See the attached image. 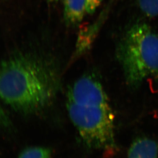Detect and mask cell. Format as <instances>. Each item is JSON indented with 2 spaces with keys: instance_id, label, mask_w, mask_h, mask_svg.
<instances>
[{
  "instance_id": "cell-6",
  "label": "cell",
  "mask_w": 158,
  "mask_h": 158,
  "mask_svg": "<svg viewBox=\"0 0 158 158\" xmlns=\"http://www.w3.org/2000/svg\"><path fill=\"white\" fill-rule=\"evenodd\" d=\"M158 146L151 139L142 138L132 144L128 152V158H158Z\"/></svg>"
},
{
  "instance_id": "cell-1",
  "label": "cell",
  "mask_w": 158,
  "mask_h": 158,
  "mask_svg": "<svg viewBox=\"0 0 158 158\" xmlns=\"http://www.w3.org/2000/svg\"><path fill=\"white\" fill-rule=\"evenodd\" d=\"M60 78L46 61L27 53H17L2 62L0 95L15 112L36 113L49 106L59 91Z\"/></svg>"
},
{
  "instance_id": "cell-7",
  "label": "cell",
  "mask_w": 158,
  "mask_h": 158,
  "mask_svg": "<svg viewBox=\"0 0 158 158\" xmlns=\"http://www.w3.org/2000/svg\"><path fill=\"white\" fill-rule=\"evenodd\" d=\"M51 151L47 148L32 147L23 151L19 158H50Z\"/></svg>"
},
{
  "instance_id": "cell-10",
  "label": "cell",
  "mask_w": 158,
  "mask_h": 158,
  "mask_svg": "<svg viewBox=\"0 0 158 158\" xmlns=\"http://www.w3.org/2000/svg\"><path fill=\"white\" fill-rule=\"evenodd\" d=\"M47 1H48V2L50 3H53V2H56L58 1L59 0H46Z\"/></svg>"
},
{
  "instance_id": "cell-2",
  "label": "cell",
  "mask_w": 158,
  "mask_h": 158,
  "mask_svg": "<svg viewBox=\"0 0 158 158\" xmlns=\"http://www.w3.org/2000/svg\"><path fill=\"white\" fill-rule=\"evenodd\" d=\"M116 55L127 84L139 86L158 73V35L147 24H135L120 41Z\"/></svg>"
},
{
  "instance_id": "cell-9",
  "label": "cell",
  "mask_w": 158,
  "mask_h": 158,
  "mask_svg": "<svg viewBox=\"0 0 158 158\" xmlns=\"http://www.w3.org/2000/svg\"><path fill=\"white\" fill-rule=\"evenodd\" d=\"M102 1L103 0H86V11L87 14L92 15L95 12Z\"/></svg>"
},
{
  "instance_id": "cell-3",
  "label": "cell",
  "mask_w": 158,
  "mask_h": 158,
  "mask_svg": "<svg viewBox=\"0 0 158 158\" xmlns=\"http://www.w3.org/2000/svg\"><path fill=\"white\" fill-rule=\"evenodd\" d=\"M71 120L83 142L91 148L114 146V116L109 105L83 106L68 102Z\"/></svg>"
},
{
  "instance_id": "cell-8",
  "label": "cell",
  "mask_w": 158,
  "mask_h": 158,
  "mask_svg": "<svg viewBox=\"0 0 158 158\" xmlns=\"http://www.w3.org/2000/svg\"><path fill=\"white\" fill-rule=\"evenodd\" d=\"M142 11L150 17L158 15V0H138Z\"/></svg>"
},
{
  "instance_id": "cell-5",
  "label": "cell",
  "mask_w": 158,
  "mask_h": 158,
  "mask_svg": "<svg viewBox=\"0 0 158 158\" xmlns=\"http://www.w3.org/2000/svg\"><path fill=\"white\" fill-rule=\"evenodd\" d=\"M86 11V0H64V18L68 25H77Z\"/></svg>"
},
{
  "instance_id": "cell-4",
  "label": "cell",
  "mask_w": 158,
  "mask_h": 158,
  "mask_svg": "<svg viewBox=\"0 0 158 158\" xmlns=\"http://www.w3.org/2000/svg\"><path fill=\"white\" fill-rule=\"evenodd\" d=\"M68 102L83 106L109 105L107 95L99 82L84 76L73 84L68 93Z\"/></svg>"
}]
</instances>
